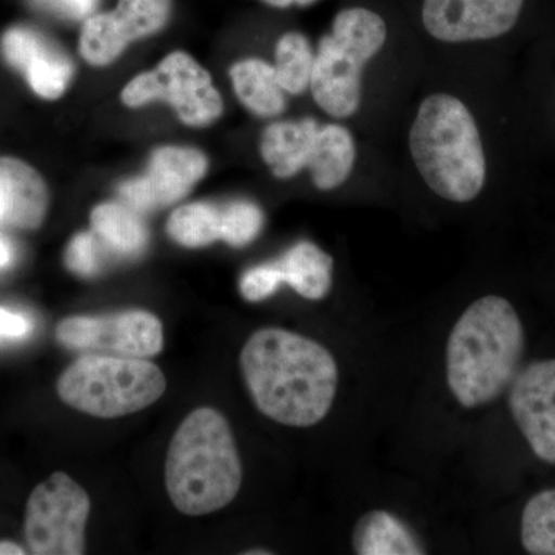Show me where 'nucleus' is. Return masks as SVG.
<instances>
[{"instance_id": "obj_7", "label": "nucleus", "mask_w": 555, "mask_h": 555, "mask_svg": "<svg viewBox=\"0 0 555 555\" xmlns=\"http://www.w3.org/2000/svg\"><path fill=\"white\" fill-rule=\"evenodd\" d=\"M124 105L144 107L164 101L175 108L179 119L190 127H206L221 118V94L215 89L207 69L188 53L175 51L153 72L130 80L120 93Z\"/></svg>"}, {"instance_id": "obj_27", "label": "nucleus", "mask_w": 555, "mask_h": 555, "mask_svg": "<svg viewBox=\"0 0 555 555\" xmlns=\"http://www.w3.org/2000/svg\"><path fill=\"white\" fill-rule=\"evenodd\" d=\"M284 283L278 262L257 266L247 270L241 278L240 292L248 302L264 301L270 295L275 294L280 284Z\"/></svg>"}, {"instance_id": "obj_30", "label": "nucleus", "mask_w": 555, "mask_h": 555, "mask_svg": "<svg viewBox=\"0 0 555 555\" xmlns=\"http://www.w3.org/2000/svg\"><path fill=\"white\" fill-rule=\"evenodd\" d=\"M262 2L268 3L270 7H275V9H287V7L292 5H312V3L317 2V0H262Z\"/></svg>"}, {"instance_id": "obj_12", "label": "nucleus", "mask_w": 555, "mask_h": 555, "mask_svg": "<svg viewBox=\"0 0 555 555\" xmlns=\"http://www.w3.org/2000/svg\"><path fill=\"white\" fill-rule=\"evenodd\" d=\"M525 0H425L423 24L443 42L499 38L513 30Z\"/></svg>"}, {"instance_id": "obj_31", "label": "nucleus", "mask_w": 555, "mask_h": 555, "mask_svg": "<svg viewBox=\"0 0 555 555\" xmlns=\"http://www.w3.org/2000/svg\"><path fill=\"white\" fill-rule=\"evenodd\" d=\"M25 551L22 546L11 542H0V555H22Z\"/></svg>"}, {"instance_id": "obj_33", "label": "nucleus", "mask_w": 555, "mask_h": 555, "mask_svg": "<svg viewBox=\"0 0 555 555\" xmlns=\"http://www.w3.org/2000/svg\"><path fill=\"white\" fill-rule=\"evenodd\" d=\"M247 554H270V551H248Z\"/></svg>"}, {"instance_id": "obj_26", "label": "nucleus", "mask_w": 555, "mask_h": 555, "mask_svg": "<svg viewBox=\"0 0 555 555\" xmlns=\"http://www.w3.org/2000/svg\"><path fill=\"white\" fill-rule=\"evenodd\" d=\"M102 241L94 233H79L69 241L65 264L79 276H93L102 268Z\"/></svg>"}, {"instance_id": "obj_24", "label": "nucleus", "mask_w": 555, "mask_h": 555, "mask_svg": "<svg viewBox=\"0 0 555 555\" xmlns=\"http://www.w3.org/2000/svg\"><path fill=\"white\" fill-rule=\"evenodd\" d=\"M520 535L526 553L555 555V489H545L526 503Z\"/></svg>"}, {"instance_id": "obj_11", "label": "nucleus", "mask_w": 555, "mask_h": 555, "mask_svg": "<svg viewBox=\"0 0 555 555\" xmlns=\"http://www.w3.org/2000/svg\"><path fill=\"white\" fill-rule=\"evenodd\" d=\"M207 167V158L199 150L160 147L150 158L145 175L120 185V198L138 214L171 206L189 195L206 175Z\"/></svg>"}, {"instance_id": "obj_18", "label": "nucleus", "mask_w": 555, "mask_h": 555, "mask_svg": "<svg viewBox=\"0 0 555 555\" xmlns=\"http://www.w3.org/2000/svg\"><path fill=\"white\" fill-rule=\"evenodd\" d=\"M233 89L244 107L259 118H273L286 109V91L278 82L275 67L261 60H244L230 68Z\"/></svg>"}, {"instance_id": "obj_13", "label": "nucleus", "mask_w": 555, "mask_h": 555, "mask_svg": "<svg viewBox=\"0 0 555 555\" xmlns=\"http://www.w3.org/2000/svg\"><path fill=\"white\" fill-rule=\"evenodd\" d=\"M509 409L532 452L555 465V360L518 371L509 386Z\"/></svg>"}, {"instance_id": "obj_15", "label": "nucleus", "mask_w": 555, "mask_h": 555, "mask_svg": "<svg viewBox=\"0 0 555 555\" xmlns=\"http://www.w3.org/2000/svg\"><path fill=\"white\" fill-rule=\"evenodd\" d=\"M46 181L30 164L0 156V224L11 229L36 230L49 210Z\"/></svg>"}, {"instance_id": "obj_9", "label": "nucleus", "mask_w": 555, "mask_h": 555, "mask_svg": "<svg viewBox=\"0 0 555 555\" xmlns=\"http://www.w3.org/2000/svg\"><path fill=\"white\" fill-rule=\"evenodd\" d=\"M56 338L69 350L100 356L150 358L164 347L163 324L145 310L65 318L56 328Z\"/></svg>"}, {"instance_id": "obj_2", "label": "nucleus", "mask_w": 555, "mask_h": 555, "mask_svg": "<svg viewBox=\"0 0 555 555\" xmlns=\"http://www.w3.org/2000/svg\"><path fill=\"white\" fill-rule=\"evenodd\" d=\"M525 352V328L507 299H477L456 321L447 346L449 389L463 408L491 403L514 382Z\"/></svg>"}, {"instance_id": "obj_20", "label": "nucleus", "mask_w": 555, "mask_h": 555, "mask_svg": "<svg viewBox=\"0 0 555 555\" xmlns=\"http://www.w3.org/2000/svg\"><path fill=\"white\" fill-rule=\"evenodd\" d=\"M276 262L284 283L302 298L318 301L331 292L334 259L315 244L301 241L288 248L286 255Z\"/></svg>"}, {"instance_id": "obj_16", "label": "nucleus", "mask_w": 555, "mask_h": 555, "mask_svg": "<svg viewBox=\"0 0 555 555\" xmlns=\"http://www.w3.org/2000/svg\"><path fill=\"white\" fill-rule=\"evenodd\" d=\"M318 130L320 126L312 118L283 120L264 130L261 155L276 178L288 179L308 169Z\"/></svg>"}, {"instance_id": "obj_19", "label": "nucleus", "mask_w": 555, "mask_h": 555, "mask_svg": "<svg viewBox=\"0 0 555 555\" xmlns=\"http://www.w3.org/2000/svg\"><path fill=\"white\" fill-rule=\"evenodd\" d=\"M356 142L345 127H320L308 169L320 190H334L349 178L356 163Z\"/></svg>"}, {"instance_id": "obj_10", "label": "nucleus", "mask_w": 555, "mask_h": 555, "mask_svg": "<svg viewBox=\"0 0 555 555\" xmlns=\"http://www.w3.org/2000/svg\"><path fill=\"white\" fill-rule=\"evenodd\" d=\"M171 0H119L109 13L93 14L80 31L83 60L104 67L118 60L133 40L149 38L166 27Z\"/></svg>"}, {"instance_id": "obj_22", "label": "nucleus", "mask_w": 555, "mask_h": 555, "mask_svg": "<svg viewBox=\"0 0 555 555\" xmlns=\"http://www.w3.org/2000/svg\"><path fill=\"white\" fill-rule=\"evenodd\" d=\"M170 238L189 248L206 247L221 240V208L206 203L178 207L167 221Z\"/></svg>"}, {"instance_id": "obj_1", "label": "nucleus", "mask_w": 555, "mask_h": 555, "mask_svg": "<svg viewBox=\"0 0 555 555\" xmlns=\"http://www.w3.org/2000/svg\"><path fill=\"white\" fill-rule=\"evenodd\" d=\"M240 364L255 406L280 425H317L337 396L334 356L320 343L284 328L255 332L243 347Z\"/></svg>"}, {"instance_id": "obj_3", "label": "nucleus", "mask_w": 555, "mask_h": 555, "mask_svg": "<svg viewBox=\"0 0 555 555\" xmlns=\"http://www.w3.org/2000/svg\"><path fill=\"white\" fill-rule=\"evenodd\" d=\"M243 465L228 418L211 408L193 411L178 427L166 462L171 503L185 516H206L235 500Z\"/></svg>"}, {"instance_id": "obj_6", "label": "nucleus", "mask_w": 555, "mask_h": 555, "mask_svg": "<svg viewBox=\"0 0 555 555\" xmlns=\"http://www.w3.org/2000/svg\"><path fill=\"white\" fill-rule=\"evenodd\" d=\"M386 24L374 11L347 9L321 39L310 90L327 115L349 118L360 107L364 65L386 42Z\"/></svg>"}, {"instance_id": "obj_5", "label": "nucleus", "mask_w": 555, "mask_h": 555, "mask_svg": "<svg viewBox=\"0 0 555 555\" xmlns=\"http://www.w3.org/2000/svg\"><path fill=\"white\" fill-rule=\"evenodd\" d=\"M167 379L147 358L83 353L65 369L57 393L69 408L98 418H118L152 406Z\"/></svg>"}, {"instance_id": "obj_21", "label": "nucleus", "mask_w": 555, "mask_h": 555, "mask_svg": "<svg viewBox=\"0 0 555 555\" xmlns=\"http://www.w3.org/2000/svg\"><path fill=\"white\" fill-rule=\"evenodd\" d=\"M91 228L105 247L122 257H134L147 246L144 222L137 210L124 203H105L94 208Z\"/></svg>"}, {"instance_id": "obj_29", "label": "nucleus", "mask_w": 555, "mask_h": 555, "mask_svg": "<svg viewBox=\"0 0 555 555\" xmlns=\"http://www.w3.org/2000/svg\"><path fill=\"white\" fill-rule=\"evenodd\" d=\"M30 331V321L24 315L0 309V338H22Z\"/></svg>"}, {"instance_id": "obj_4", "label": "nucleus", "mask_w": 555, "mask_h": 555, "mask_svg": "<svg viewBox=\"0 0 555 555\" xmlns=\"http://www.w3.org/2000/svg\"><path fill=\"white\" fill-rule=\"evenodd\" d=\"M409 145L416 169L438 196L454 203L477 198L486 181L483 144L462 101L443 93L426 98Z\"/></svg>"}, {"instance_id": "obj_25", "label": "nucleus", "mask_w": 555, "mask_h": 555, "mask_svg": "<svg viewBox=\"0 0 555 555\" xmlns=\"http://www.w3.org/2000/svg\"><path fill=\"white\" fill-rule=\"evenodd\" d=\"M261 208L248 201L221 208V240L233 247H244L257 238L262 229Z\"/></svg>"}, {"instance_id": "obj_8", "label": "nucleus", "mask_w": 555, "mask_h": 555, "mask_svg": "<svg viewBox=\"0 0 555 555\" xmlns=\"http://www.w3.org/2000/svg\"><path fill=\"white\" fill-rule=\"evenodd\" d=\"M91 509L82 486L64 473H54L36 486L25 511V540L31 554L86 553V528Z\"/></svg>"}, {"instance_id": "obj_14", "label": "nucleus", "mask_w": 555, "mask_h": 555, "mask_svg": "<svg viewBox=\"0 0 555 555\" xmlns=\"http://www.w3.org/2000/svg\"><path fill=\"white\" fill-rule=\"evenodd\" d=\"M0 50L11 67L24 73L33 91L43 100H60L73 76V65L64 53L40 33L13 27L0 40Z\"/></svg>"}, {"instance_id": "obj_32", "label": "nucleus", "mask_w": 555, "mask_h": 555, "mask_svg": "<svg viewBox=\"0 0 555 555\" xmlns=\"http://www.w3.org/2000/svg\"><path fill=\"white\" fill-rule=\"evenodd\" d=\"M11 261V248L9 244L3 243L2 240H0V268H3V266L9 264Z\"/></svg>"}, {"instance_id": "obj_17", "label": "nucleus", "mask_w": 555, "mask_h": 555, "mask_svg": "<svg viewBox=\"0 0 555 555\" xmlns=\"http://www.w3.org/2000/svg\"><path fill=\"white\" fill-rule=\"evenodd\" d=\"M352 546L358 555L426 554L415 532L387 511H371L357 521Z\"/></svg>"}, {"instance_id": "obj_23", "label": "nucleus", "mask_w": 555, "mask_h": 555, "mask_svg": "<svg viewBox=\"0 0 555 555\" xmlns=\"http://www.w3.org/2000/svg\"><path fill=\"white\" fill-rule=\"evenodd\" d=\"M315 54L301 33H287L278 40L275 73L278 82L288 94H301L310 87Z\"/></svg>"}, {"instance_id": "obj_28", "label": "nucleus", "mask_w": 555, "mask_h": 555, "mask_svg": "<svg viewBox=\"0 0 555 555\" xmlns=\"http://www.w3.org/2000/svg\"><path fill=\"white\" fill-rule=\"evenodd\" d=\"M35 2L62 17L82 20L93 11L98 0H35Z\"/></svg>"}]
</instances>
